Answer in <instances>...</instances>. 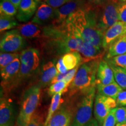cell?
Instances as JSON below:
<instances>
[{"label":"cell","mask_w":126,"mask_h":126,"mask_svg":"<svg viewBox=\"0 0 126 126\" xmlns=\"http://www.w3.org/2000/svg\"><path fill=\"white\" fill-rule=\"evenodd\" d=\"M2 1H3V0H2Z\"/></svg>","instance_id":"45"},{"label":"cell","mask_w":126,"mask_h":126,"mask_svg":"<svg viewBox=\"0 0 126 126\" xmlns=\"http://www.w3.org/2000/svg\"><path fill=\"white\" fill-rule=\"evenodd\" d=\"M38 3L36 0H22L18 8L17 20L26 22L33 18L39 7Z\"/></svg>","instance_id":"11"},{"label":"cell","mask_w":126,"mask_h":126,"mask_svg":"<svg viewBox=\"0 0 126 126\" xmlns=\"http://www.w3.org/2000/svg\"><path fill=\"white\" fill-rule=\"evenodd\" d=\"M68 1H73V0H68Z\"/></svg>","instance_id":"43"},{"label":"cell","mask_w":126,"mask_h":126,"mask_svg":"<svg viewBox=\"0 0 126 126\" xmlns=\"http://www.w3.org/2000/svg\"><path fill=\"white\" fill-rule=\"evenodd\" d=\"M56 9L48 5L45 2H42L36 11L35 15L32 19V22L43 26L50 20H54Z\"/></svg>","instance_id":"12"},{"label":"cell","mask_w":126,"mask_h":126,"mask_svg":"<svg viewBox=\"0 0 126 126\" xmlns=\"http://www.w3.org/2000/svg\"><path fill=\"white\" fill-rule=\"evenodd\" d=\"M42 1H46V0H42Z\"/></svg>","instance_id":"44"},{"label":"cell","mask_w":126,"mask_h":126,"mask_svg":"<svg viewBox=\"0 0 126 126\" xmlns=\"http://www.w3.org/2000/svg\"><path fill=\"white\" fill-rule=\"evenodd\" d=\"M119 21L126 22V2H120L118 7Z\"/></svg>","instance_id":"32"},{"label":"cell","mask_w":126,"mask_h":126,"mask_svg":"<svg viewBox=\"0 0 126 126\" xmlns=\"http://www.w3.org/2000/svg\"><path fill=\"white\" fill-rule=\"evenodd\" d=\"M116 123V117L114 115V109L110 111L106 119H105L103 126H115Z\"/></svg>","instance_id":"33"},{"label":"cell","mask_w":126,"mask_h":126,"mask_svg":"<svg viewBox=\"0 0 126 126\" xmlns=\"http://www.w3.org/2000/svg\"><path fill=\"white\" fill-rule=\"evenodd\" d=\"M63 61L68 70L75 68L82 64V57L78 51H72L65 53L62 57Z\"/></svg>","instance_id":"22"},{"label":"cell","mask_w":126,"mask_h":126,"mask_svg":"<svg viewBox=\"0 0 126 126\" xmlns=\"http://www.w3.org/2000/svg\"><path fill=\"white\" fill-rule=\"evenodd\" d=\"M119 3L115 0H110L101 6L94 7L97 28L103 35L108 29L119 21Z\"/></svg>","instance_id":"5"},{"label":"cell","mask_w":126,"mask_h":126,"mask_svg":"<svg viewBox=\"0 0 126 126\" xmlns=\"http://www.w3.org/2000/svg\"><path fill=\"white\" fill-rule=\"evenodd\" d=\"M126 53V34L118 39L110 46L108 49L105 60Z\"/></svg>","instance_id":"20"},{"label":"cell","mask_w":126,"mask_h":126,"mask_svg":"<svg viewBox=\"0 0 126 126\" xmlns=\"http://www.w3.org/2000/svg\"><path fill=\"white\" fill-rule=\"evenodd\" d=\"M45 123L43 116L38 113H34L26 126H45Z\"/></svg>","instance_id":"31"},{"label":"cell","mask_w":126,"mask_h":126,"mask_svg":"<svg viewBox=\"0 0 126 126\" xmlns=\"http://www.w3.org/2000/svg\"><path fill=\"white\" fill-rule=\"evenodd\" d=\"M85 126H100L96 119H92V120L86 124Z\"/></svg>","instance_id":"38"},{"label":"cell","mask_w":126,"mask_h":126,"mask_svg":"<svg viewBox=\"0 0 126 126\" xmlns=\"http://www.w3.org/2000/svg\"><path fill=\"white\" fill-rule=\"evenodd\" d=\"M56 68L58 73L64 74L66 73L68 71H69L67 70V68L64 64V63H63L62 58H60V59L58 60L57 63L56 64Z\"/></svg>","instance_id":"36"},{"label":"cell","mask_w":126,"mask_h":126,"mask_svg":"<svg viewBox=\"0 0 126 126\" xmlns=\"http://www.w3.org/2000/svg\"><path fill=\"white\" fill-rule=\"evenodd\" d=\"M101 61L100 60L89 61L80 65L74 79L69 86L68 91L69 97L89 90L96 86L97 71Z\"/></svg>","instance_id":"3"},{"label":"cell","mask_w":126,"mask_h":126,"mask_svg":"<svg viewBox=\"0 0 126 126\" xmlns=\"http://www.w3.org/2000/svg\"><path fill=\"white\" fill-rule=\"evenodd\" d=\"M96 86L97 94L105 96L111 97L116 100L118 95L123 91L122 88L116 82V81L107 85H97Z\"/></svg>","instance_id":"21"},{"label":"cell","mask_w":126,"mask_h":126,"mask_svg":"<svg viewBox=\"0 0 126 126\" xmlns=\"http://www.w3.org/2000/svg\"><path fill=\"white\" fill-rule=\"evenodd\" d=\"M15 121L14 106L12 102L5 98H1L0 126H13Z\"/></svg>","instance_id":"14"},{"label":"cell","mask_w":126,"mask_h":126,"mask_svg":"<svg viewBox=\"0 0 126 126\" xmlns=\"http://www.w3.org/2000/svg\"><path fill=\"white\" fill-rule=\"evenodd\" d=\"M72 114L68 107L60 108L53 115L47 126H71Z\"/></svg>","instance_id":"16"},{"label":"cell","mask_w":126,"mask_h":126,"mask_svg":"<svg viewBox=\"0 0 126 126\" xmlns=\"http://www.w3.org/2000/svg\"><path fill=\"white\" fill-rule=\"evenodd\" d=\"M44 2H45L53 8L57 9L70 1H68V0H46Z\"/></svg>","instance_id":"34"},{"label":"cell","mask_w":126,"mask_h":126,"mask_svg":"<svg viewBox=\"0 0 126 126\" xmlns=\"http://www.w3.org/2000/svg\"><path fill=\"white\" fill-rule=\"evenodd\" d=\"M67 21L72 23L82 36L85 42L102 47L103 34L97 28L94 7L89 4L70 15Z\"/></svg>","instance_id":"1"},{"label":"cell","mask_w":126,"mask_h":126,"mask_svg":"<svg viewBox=\"0 0 126 126\" xmlns=\"http://www.w3.org/2000/svg\"><path fill=\"white\" fill-rule=\"evenodd\" d=\"M96 94V86L79 93L72 97L68 106L72 114L71 126H85L92 120V109Z\"/></svg>","instance_id":"2"},{"label":"cell","mask_w":126,"mask_h":126,"mask_svg":"<svg viewBox=\"0 0 126 126\" xmlns=\"http://www.w3.org/2000/svg\"><path fill=\"white\" fill-rule=\"evenodd\" d=\"M1 15L14 17L18 13V8L8 0H3L0 4Z\"/></svg>","instance_id":"25"},{"label":"cell","mask_w":126,"mask_h":126,"mask_svg":"<svg viewBox=\"0 0 126 126\" xmlns=\"http://www.w3.org/2000/svg\"><path fill=\"white\" fill-rule=\"evenodd\" d=\"M20 68L16 82L27 79L36 71L40 64V52L37 49L30 47L21 52L20 55Z\"/></svg>","instance_id":"6"},{"label":"cell","mask_w":126,"mask_h":126,"mask_svg":"<svg viewBox=\"0 0 126 126\" xmlns=\"http://www.w3.org/2000/svg\"><path fill=\"white\" fill-rule=\"evenodd\" d=\"M63 94L59 93L57 94L52 96L51 104H50L49 110H48V114L47 116L46 120L45 121V126H47L48 123L49 122L50 119H51L54 113L60 108L61 104L63 103V100L61 99V95Z\"/></svg>","instance_id":"24"},{"label":"cell","mask_w":126,"mask_h":126,"mask_svg":"<svg viewBox=\"0 0 126 126\" xmlns=\"http://www.w3.org/2000/svg\"><path fill=\"white\" fill-rule=\"evenodd\" d=\"M114 115L117 124L126 123V107L115 108Z\"/></svg>","instance_id":"30"},{"label":"cell","mask_w":126,"mask_h":126,"mask_svg":"<svg viewBox=\"0 0 126 126\" xmlns=\"http://www.w3.org/2000/svg\"><path fill=\"white\" fill-rule=\"evenodd\" d=\"M26 46L24 37L17 29L7 32L1 39L0 50L1 53H15L20 51Z\"/></svg>","instance_id":"7"},{"label":"cell","mask_w":126,"mask_h":126,"mask_svg":"<svg viewBox=\"0 0 126 126\" xmlns=\"http://www.w3.org/2000/svg\"><path fill=\"white\" fill-rule=\"evenodd\" d=\"M88 3L94 7H99L106 4L110 0H86Z\"/></svg>","instance_id":"37"},{"label":"cell","mask_w":126,"mask_h":126,"mask_svg":"<svg viewBox=\"0 0 126 126\" xmlns=\"http://www.w3.org/2000/svg\"><path fill=\"white\" fill-rule=\"evenodd\" d=\"M117 105L119 106H126V91H122L116 99Z\"/></svg>","instance_id":"35"},{"label":"cell","mask_w":126,"mask_h":126,"mask_svg":"<svg viewBox=\"0 0 126 126\" xmlns=\"http://www.w3.org/2000/svg\"><path fill=\"white\" fill-rule=\"evenodd\" d=\"M125 34L126 22L118 21L105 32L103 36L102 47L105 50H107L113 42Z\"/></svg>","instance_id":"10"},{"label":"cell","mask_w":126,"mask_h":126,"mask_svg":"<svg viewBox=\"0 0 126 126\" xmlns=\"http://www.w3.org/2000/svg\"><path fill=\"white\" fill-rule=\"evenodd\" d=\"M109 65L112 69L116 82L122 89L126 90V70L111 64H109Z\"/></svg>","instance_id":"23"},{"label":"cell","mask_w":126,"mask_h":126,"mask_svg":"<svg viewBox=\"0 0 126 126\" xmlns=\"http://www.w3.org/2000/svg\"><path fill=\"white\" fill-rule=\"evenodd\" d=\"M116 1H117L118 2H126V0H115Z\"/></svg>","instance_id":"41"},{"label":"cell","mask_w":126,"mask_h":126,"mask_svg":"<svg viewBox=\"0 0 126 126\" xmlns=\"http://www.w3.org/2000/svg\"><path fill=\"white\" fill-rule=\"evenodd\" d=\"M20 55L15 53H1L0 54V70H2L15 60Z\"/></svg>","instance_id":"28"},{"label":"cell","mask_w":126,"mask_h":126,"mask_svg":"<svg viewBox=\"0 0 126 126\" xmlns=\"http://www.w3.org/2000/svg\"><path fill=\"white\" fill-rule=\"evenodd\" d=\"M20 57L1 70V78L3 82H9L15 79L20 71Z\"/></svg>","instance_id":"19"},{"label":"cell","mask_w":126,"mask_h":126,"mask_svg":"<svg viewBox=\"0 0 126 126\" xmlns=\"http://www.w3.org/2000/svg\"><path fill=\"white\" fill-rule=\"evenodd\" d=\"M56 65L52 61H49L42 66L41 69L39 84L40 87H45L48 85L53 79L57 75Z\"/></svg>","instance_id":"18"},{"label":"cell","mask_w":126,"mask_h":126,"mask_svg":"<svg viewBox=\"0 0 126 126\" xmlns=\"http://www.w3.org/2000/svg\"><path fill=\"white\" fill-rule=\"evenodd\" d=\"M115 82L112 69L106 61L102 60L99 63L96 74V85H107Z\"/></svg>","instance_id":"17"},{"label":"cell","mask_w":126,"mask_h":126,"mask_svg":"<svg viewBox=\"0 0 126 126\" xmlns=\"http://www.w3.org/2000/svg\"><path fill=\"white\" fill-rule=\"evenodd\" d=\"M36 1H37V2H41V1H42V0H36Z\"/></svg>","instance_id":"42"},{"label":"cell","mask_w":126,"mask_h":126,"mask_svg":"<svg viewBox=\"0 0 126 126\" xmlns=\"http://www.w3.org/2000/svg\"><path fill=\"white\" fill-rule=\"evenodd\" d=\"M17 30L24 38H44L46 27L33 22H28L19 25Z\"/></svg>","instance_id":"13"},{"label":"cell","mask_w":126,"mask_h":126,"mask_svg":"<svg viewBox=\"0 0 126 126\" xmlns=\"http://www.w3.org/2000/svg\"><path fill=\"white\" fill-rule=\"evenodd\" d=\"M106 51L103 47L92 45L88 42H84L82 47L79 53L82 56L83 63L87 61L100 60Z\"/></svg>","instance_id":"15"},{"label":"cell","mask_w":126,"mask_h":126,"mask_svg":"<svg viewBox=\"0 0 126 126\" xmlns=\"http://www.w3.org/2000/svg\"><path fill=\"white\" fill-rule=\"evenodd\" d=\"M8 1L11 2L17 8H18L20 2H21L22 0H8Z\"/></svg>","instance_id":"39"},{"label":"cell","mask_w":126,"mask_h":126,"mask_svg":"<svg viewBox=\"0 0 126 126\" xmlns=\"http://www.w3.org/2000/svg\"><path fill=\"white\" fill-rule=\"evenodd\" d=\"M117 106L115 99L98 94H96L94 100V115L99 126H103L104 121L109 113Z\"/></svg>","instance_id":"8"},{"label":"cell","mask_w":126,"mask_h":126,"mask_svg":"<svg viewBox=\"0 0 126 126\" xmlns=\"http://www.w3.org/2000/svg\"><path fill=\"white\" fill-rule=\"evenodd\" d=\"M116 126H126V123H122V124H117Z\"/></svg>","instance_id":"40"},{"label":"cell","mask_w":126,"mask_h":126,"mask_svg":"<svg viewBox=\"0 0 126 126\" xmlns=\"http://www.w3.org/2000/svg\"><path fill=\"white\" fill-rule=\"evenodd\" d=\"M109 64H113L117 67L126 70V53L124 54L115 56L110 59L105 60Z\"/></svg>","instance_id":"29"},{"label":"cell","mask_w":126,"mask_h":126,"mask_svg":"<svg viewBox=\"0 0 126 126\" xmlns=\"http://www.w3.org/2000/svg\"><path fill=\"white\" fill-rule=\"evenodd\" d=\"M41 87L34 85L25 91L22 99L21 108L17 119L18 126H26L39 106Z\"/></svg>","instance_id":"4"},{"label":"cell","mask_w":126,"mask_h":126,"mask_svg":"<svg viewBox=\"0 0 126 126\" xmlns=\"http://www.w3.org/2000/svg\"><path fill=\"white\" fill-rule=\"evenodd\" d=\"M89 4L86 0H73L56 9L54 24L60 25L64 23L72 13L86 7Z\"/></svg>","instance_id":"9"},{"label":"cell","mask_w":126,"mask_h":126,"mask_svg":"<svg viewBox=\"0 0 126 126\" xmlns=\"http://www.w3.org/2000/svg\"><path fill=\"white\" fill-rule=\"evenodd\" d=\"M69 85L66 83L65 81H59L51 84L48 89V94L49 95L52 96L57 94H64L68 91Z\"/></svg>","instance_id":"27"},{"label":"cell","mask_w":126,"mask_h":126,"mask_svg":"<svg viewBox=\"0 0 126 126\" xmlns=\"http://www.w3.org/2000/svg\"><path fill=\"white\" fill-rule=\"evenodd\" d=\"M19 26V23L14 17L1 15L0 16V31L1 32L14 29Z\"/></svg>","instance_id":"26"}]
</instances>
